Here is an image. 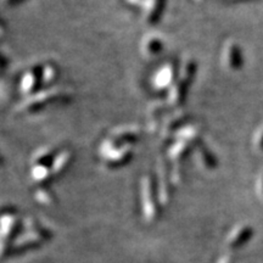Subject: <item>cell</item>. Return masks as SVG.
I'll return each instance as SVG.
<instances>
[{
    "label": "cell",
    "mask_w": 263,
    "mask_h": 263,
    "mask_svg": "<svg viewBox=\"0 0 263 263\" xmlns=\"http://www.w3.org/2000/svg\"><path fill=\"white\" fill-rule=\"evenodd\" d=\"M141 205L147 222H155L160 216V196L157 180L153 174H146L141 180Z\"/></svg>",
    "instance_id": "1"
},
{
    "label": "cell",
    "mask_w": 263,
    "mask_h": 263,
    "mask_svg": "<svg viewBox=\"0 0 263 263\" xmlns=\"http://www.w3.org/2000/svg\"><path fill=\"white\" fill-rule=\"evenodd\" d=\"M60 99H67V94L59 89H48L44 91L26 98L24 101L17 106V111L21 114H33L41 111L47 104L52 101L60 100Z\"/></svg>",
    "instance_id": "2"
},
{
    "label": "cell",
    "mask_w": 263,
    "mask_h": 263,
    "mask_svg": "<svg viewBox=\"0 0 263 263\" xmlns=\"http://www.w3.org/2000/svg\"><path fill=\"white\" fill-rule=\"evenodd\" d=\"M139 139V134L133 129H121L105 138L100 145V155L124 146H132Z\"/></svg>",
    "instance_id": "3"
},
{
    "label": "cell",
    "mask_w": 263,
    "mask_h": 263,
    "mask_svg": "<svg viewBox=\"0 0 263 263\" xmlns=\"http://www.w3.org/2000/svg\"><path fill=\"white\" fill-rule=\"evenodd\" d=\"M157 174H159V176L156 177V180L157 189H159L160 201L162 205H166V203H170L171 200H172L174 186L172 182V177H171V167H168L166 160H160Z\"/></svg>",
    "instance_id": "4"
},
{
    "label": "cell",
    "mask_w": 263,
    "mask_h": 263,
    "mask_svg": "<svg viewBox=\"0 0 263 263\" xmlns=\"http://www.w3.org/2000/svg\"><path fill=\"white\" fill-rule=\"evenodd\" d=\"M43 85V66L35 65L32 66L31 68H28L25 72V74L22 76L21 84V93L25 97H32V95L37 94L41 91V88Z\"/></svg>",
    "instance_id": "5"
},
{
    "label": "cell",
    "mask_w": 263,
    "mask_h": 263,
    "mask_svg": "<svg viewBox=\"0 0 263 263\" xmlns=\"http://www.w3.org/2000/svg\"><path fill=\"white\" fill-rule=\"evenodd\" d=\"M179 68L177 62L170 61L164 64L153 78V84L156 89H171L178 81Z\"/></svg>",
    "instance_id": "6"
},
{
    "label": "cell",
    "mask_w": 263,
    "mask_h": 263,
    "mask_svg": "<svg viewBox=\"0 0 263 263\" xmlns=\"http://www.w3.org/2000/svg\"><path fill=\"white\" fill-rule=\"evenodd\" d=\"M222 64L230 71H238L242 66V57L240 47L235 42L229 41L223 45Z\"/></svg>",
    "instance_id": "7"
},
{
    "label": "cell",
    "mask_w": 263,
    "mask_h": 263,
    "mask_svg": "<svg viewBox=\"0 0 263 263\" xmlns=\"http://www.w3.org/2000/svg\"><path fill=\"white\" fill-rule=\"evenodd\" d=\"M100 156L104 161L105 166L108 167V168H120V167H123L127 163H129L130 160L133 159V149H132V146H124Z\"/></svg>",
    "instance_id": "8"
},
{
    "label": "cell",
    "mask_w": 263,
    "mask_h": 263,
    "mask_svg": "<svg viewBox=\"0 0 263 263\" xmlns=\"http://www.w3.org/2000/svg\"><path fill=\"white\" fill-rule=\"evenodd\" d=\"M186 120H188V115L185 112H176L168 115L164 117L162 126H161V132H162L163 138H171L177 134L180 128L185 126Z\"/></svg>",
    "instance_id": "9"
},
{
    "label": "cell",
    "mask_w": 263,
    "mask_h": 263,
    "mask_svg": "<svg viewBox=\"0 0 263 263\" xmlns=\"http://www.w3.org/2000/svg\"><path fill=\"white\" fill-rule=\"evenodd\" d=\"M190 83L178 77V81L173 84V87L168 90L167 104L171 107H180L186 100Z\"/></svg>",
    "instance_id": "10"
},
{
    "label": "cell",
    "mask_w": 263,
    "mask_h": 263,
    "mask_svg": "<svg viewBox=\"0 0 263 263\" xmlns=\"http://www.w3.org/2000/svg\"><path fill=\"white\" fill-rule=\"evenodd\" d=\"M167 103H161V101H156L153 105H150L149 110H147V129L150 133H155L159 129V127L162 126V122L164 120V112H166Z\"/></svg>",
    "instance_id": "11"
},
{
    "label": "cell",
    "mask_w": 263,
    "mask_h": 263,
    "mask_svg": "<svg viewBox=\"0 0 263 263\" xmlns=\"http://www.w3.org/2000/svg\"><path fill=\"white\" fill-rule=\"evenodd\" d=\"M73 159L74 154L71 149H64L59 151L51 164V171L54 177L61 176V174H64L66 171L70 168L72 162H73Z\"/></svg>",
    "instance_id": "12"
},
{
    "label": "cell",
    "mask_w": 263,
    "mask_h": 263,
    "mask_svg": "<svg viewBox=\"0 0 263 263\" xmlns=\"http://www.w3.org/2000/svg\"><path fill=\"white\" fill-rule=\"evenodd\" d=\"M166 0H145L144 8V18L149 25H155L162 15Z\"/></svg>",
    "instance_id": "13"
},
{
    "label": "cell",
    "mask_w": 263,
    "mask_h": 263,
    "mask_svg": "<svg viewBox=\"0 0 263 263\" xmlns=\"http://www.w3.org/2000/svg\"><path fill=\"white\" fill-rule=\"evenodd\" d=\"M202 136V128L197 124H185V126L180 128L174 136L176 140H183L185 143H189L190 145L195 146L200 144Z\"/></svg>",
    "instance_id": "14"
},
{
    "label": "cell",
    "mask_w": 263,
    "mask_h": 263,
    "mask_svg": "<svg viewBox=\"0 0 263 263\" xmlns=\"http://www.w3.org/2000/svg\"><path fill=\"white\" fill-rule=\"evenodd\" d=\"M193 149V145L189 143H185L183 140H176L168 149V159L171 160L172 164L182 163L183 160L189 155L190 151Z\"/></svg>",
    "instance_id": "15"
},
{
    "label": "cell",
    "mask_w": 263,
    "mask_h": 263,
    "mask_svg": "<svg viewBox=\"0 0 263 263\" xmlns=\"http://www.w3.org/2000/svg\"><path fill=\"white\" fill-rule=\"evenodd\" d=\"M163 49V43L155 34L146 35L141 42V52L145 58L157 57Z\"/></svg>",
    "instance_id": "16"
},
{
    "label": "cell",
    "mask_w": 263,
    "mask_h": 263,
    "mask_svg": "<svg viewBox=\"0 0 263 263\" xmlns=\"http://www.w3.org/2000/svg\"><path fill=\"white\" fill-rule=\"evenodd\" d=\"M3 241L5 242L6 239H11V236L17 232L20 227V219L16 213H3Z\"/></svg>",
    "instance_id": "17"
},
{
    "label": "cell",
    "mask_w": 263,
    "mask_h": 263,
    "mask_svg": "<svg viewBox=\"0 0 263 263\" xmlns=\"http://www.w3.org/2000/svg\"><path fill=\"white\" fill-rule=\"evenodd\" d=\"M252 234V230L248 226H241L233 230L228 238V245L230 248H239L248 241Z\"/></svg>",
    "instance_id": "18"
},
{
    "label": "cell",
    "mask_w": 263,
    "mask_h": 263,
    "mask_svg": "<svg viewBox=\"0 0 263 263\" xmlns=\"http://www.w3.org/2000/svg\"><path fill=\"white\" fill-rule=\"evenodd\" d=\"M31 177L32 180L39 186L48 185L54 177L51 171V166H32L31 170Z\"/></svg>",
    "instance_id": "19"
},
{
    "label": "cell",
    "mask_w": 263,
    "mask_h": 263,
    "mask_svg": "<svg viewBox=\"0 0 263 263\" xmlns=\"http://www.w3.org/2000/svg\"><path fill=\"white\" fill-rule=\"evenodd\" d=\"M197 160L201 167L206 171H213L217 167V160L213 154L207 149L206 145L197 146Z\"/></svg>",
    "instance_id": "20"
},
{
    "label": "cell",
    "mask_w": 263,
    "mask_h": 263,
    "mask_svg": "<svg viewBox=\"0 0 263 263\" xmlns=\"http://www.w3.org/2000/svg\"><path fill=\"white\" fill-rule=\"evenodd\" d=\"M59 151L52 147H44V149L39 150L32 160V166H51L52 161Z\"/></svg>",
    "instance_id": "21"
},
{
    "label": "cell",
    "mask_w": 263,
    "mask_h": 263,
    "mask_svg": "<svg viewBox=\"0 0 263 263\" xmlns=\"http://www.w3.org/2000/svg\"><path fill=\"white\" fill-rule=\"evenodd\" d=\"M35 200L42 205L49 206L52 205V203L57 202V196H55V193L49 188V186H39V188L35 190L34 193Z\"/></svg>",
    "instance_id": "22"
},
{
    "label": "cell",
    "mask_w": 263,
    "mask_h": 263,
    "mask_svg": "<svg viewBox=\"0 0 263 263\" xmlns=\"http://www.w3.org/2000/svg\"><path fill=\"white\" fill-rule=\"evenodd\" d=\"M59 76H60V71L54 62H47L45 65H43V84H52L54 82H57Z\"/></svg>",
    "instance_id": "23"
},
{
    "label": "cell",
    "mask_w": 263,
    "mask_h": 263,
    "mask_svg": "<svg viewBox=\"0 0 263 263\" xmlns=\"http://www.w3.org/2000/svg\"><path fill=\"white\" fill-rule=\"evenodd\" d=\"M197 71V65L196 61L192 60V59H188L184 64L180 66L179 68V78L182 80L189 82L192 84V82L194 81V77H195Z\"/></svg>",
    "instance_id": "24"
},
{
    "label": "cell",
    "mask_w": 263,
    "mask_h": 263,
    "mask_svg": "<svg viewBox=\"0 0 263 263\" xmlns=\"http://www.w3.org/2000/svg\"><path fill=\"white\" fill-rule=\"evenodd\" d=\"M252 143H254V146L256 150L263 151V127L261 128V129H258L257 133L255 134Z\"/></svg>",
    "instance_id": "25"
},
{
    "label": "cell",
    "mask_w": 263,
    "mask_h": 263,
    "mask_svg": "<svg viewBox=\"0 0 263 263\" xmlns=\"http://www.w3.org/2000/svg\"><path fill=\"white\" fill-rule=\"evenodd\" d=\"M257 193L263 199V173L259 176V178L257 180Z\"/></svg>",
    "instance_id": "26"
},
{
    "label": "cell",
    "mask_w": 263,
    "mask_h": 263,
    "mask_svg": "<svg viewBox=\"0 0 263 263\" xmlns=\"http://www.w3.org/2000/svg\"><path fill=\"white\" fill-rule=\"evenodd\" d=\"M22 2H25V0H5V3L8 5H16V4H18V3H22Z\"/></svg>",
    "instance_id": "27"
}]
</instances>
